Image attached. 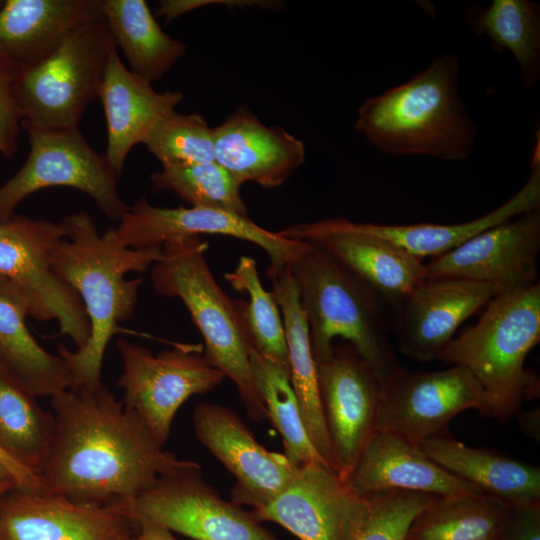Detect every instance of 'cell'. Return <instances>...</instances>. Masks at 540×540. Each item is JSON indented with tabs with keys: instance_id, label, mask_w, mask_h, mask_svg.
<instances>
[{
	"instance_id": "1",
	"label": "cell",
	"mask_w": 540,
	"mask_h": 540,
	"mask_svg": "<svg viewBox=\"0 0 540 540\" xmlns=\"http://www.w3.org/2000/svg\"><path fill=\"white\" fill-rule=\"evenodd\" d=\"M52 447L39 492L72 501L130 503L157 479L194 461L165 451L102 382L52 397Z\"/></svg>"
},
{
	"instance_id": "2",
	"label": "cell",
	"mask_w": 540,
	"mask_h": 540,
	"mask_svg": "<svg viewBox=\"0 0 540 540\" xmlns=\"http://www.w3.org/2000/svg\"><path fill=\"white\" fill-rule=\"evenodd\" d=\"M61 222L66 235L51 253V267L77 293L90 324V337L82 348L57 347L70 372L69 389L76 390L102 382L106 348L121 330L120 323L134 313L143 279L128 280L126 275L146 271L163 251L162 247H124L114 239L111 227L100 235L85 211L71 213Z\"/></svg>"
},
{
	"instance_id": "3",
	"label": "cell",
	"mask_w": 540,
	"mask_h": 540,
	"mask_svg": "<svg viewBox=\"0 0 540 540\" xmlns=\"http://www.w3.org/2000/svg\"><path fill=\"white\" fill-rule=\"evenodd\" d=\"M459 71L455 54L436 57L408 81L366 99L356 132L392 157L468 159L477 129L460 95Z\"/></svg>"
},
{
	"instance_id": "4",
	"label": "cell",
	"mask_w": 540,
	"mask_h": 540,
	"mask_svg": "<svg viewBox=\"0 0 540 540\" xmlns=\"http://www.w3.org/2000/svg\"><path fill=\"white\" fill-rule=\"evenodd\" d=\"M199 236L176 239L162 246V258L151 266L155 291L179 298L201 333L204 356L235 384L253 421L267 419L250 361L251 339L244 319V300L228 296L215 280Z\"/></svg>"
},
{
	"instance_id": "5",
	"label": "cell",
	"mask_w": 540,
	"mask_h": 540,
	"mask_svg": "<svg viewBox=\"0 0 540 540\" xmlns=\"http://www.w3.org/2000/svg\"><path fill=\"white\" fill-rule=\"evenodd\" d=\"M485 307L437 359L466 368L483 388L490 416L506 422L539 393L537 374L524 364L540 341V283L500 293Z\"/></svg>"
},
{
	"instance_id": "6",
	"label": "cell",
	"mask_w": 540,
	"mask_h": 540,
	"mask_svg": "<svg viewBox=\"0 0 540 540\" xmlns=\"http://www.w3.org/2000/svg\"><path fill=\"white\" fill-rule=\"evenodd\" d=\"M289 266L316 364L332 356L333 341L341 338L372 368L382 386L403 368L372 290L311 242Z\"/></svg>"
},
{
	"instance_id": "7",
	"label": "cell",
	"mask_w": 540,
	"mask_h": 540,
	"mask_svg": "<svg viewBox=\"0 0 540 540\" xmlns=\"http://www.w3.org/2000/svg\"><path fill=\"white\" fill-rule=\"evenodd\" d=\"M117 47L103 18L69 32L40 62L24 67L18 84L21 127L78 129L99 98L108 61Z\"/></svg>"
},
{
	"instance_id": "8",
	"label": "cell",
	"mask_w": 540,
	"mask_h": 540,
	"mask_svg": "<svg viewBox=\"0 0 540 540\" xmlns=\"http://www.w3.org/2000/svg\"><path fill=\"white\" fill-rule=\"evenodd\" d=\"M29 153L20 169L0 186V222L10 219L26 197L55 186L77 189L89 196L111 221H120L128 207L118 192L120 177L104 153L96 152L73 130L23 127Z\"/></svg>"
},
{
	"instance_id": "9",
	"label": "cell",
	"mask_w": 540,
	"mask_h": 540,
	"mask_svg": "<svg viewBox=\"0 0 540 540\" xmlns=\"http://www.w3.org/2000/svg\"><path fill=\"white\" fill-rule=\"evenodd\" d=\"M65 235L62 222L16 214L0 222V276L23 292L29 317L57 321L59 334L68 336L80 349L90 337L85 308L51 267V253Z\"/></svg>"
},
{
	"instance_id": "10",
	"label": "cell",
	"mask_w": 540,
	"mask_h": 540,
	"mask_svg": "<svg viewBox=\"0 0 540 540\" xmlns=\"http://www.w3.org/2000/svg\"><path fill=\"white\" fill-rule=\"evenodd\" d=\"M116 346L122 360L116 383L124 391L121 401L162 447L182 404L193 395L211 391L225 379L200 349L181 345L154 355L126 339H119Z\"/></svg>"
},
{
	"instance_id": "11",
	"label": "cell",
	"mask_w": 540,
	"mask_h": 540,
	"mask_svg": "<svg viewBox=\"0 0 540 540\" xmlns=\"http://www.w3.org/2000/svg\"><path fill=\"white\" fill-rule=\"evenodd\" d=\"M467 409L490 416L486 394L466 368L426 372L403 367L382 386L376 431L419 447L442 435L452 418Z\"/></svg>"
},
{
	"instance_id": "12",
	"label": "cell",
	"mask_w": 540,
	"mask_h": 540,
	"mask_svg": "<svg viewBox=\"0 0 540 540\" xmlns=\"http://www.w3.org/2000/svg\"><path fill=\"white\" fill-rule=\"evenodd\" d=\"M129 507L131 514L194 540H278L252 513L206 483L197 462L160 476Z\"/></svg>"
},
{
	"instance_id": "13",
	"label": "cell",
	"mask_w": 540,
	"mask_h": 540,
	"mask_svg": "<svg viewBox=\"0 0 540 540\" xmlns=\"http://www.w3.org/2000/svg\"><path fill=\"white\" fill-rule=\"evenodd\" d=\"M117 243L143 249L162 247L166 242L199 236L225 235L251 242L267 254L271 278L291 265L308 247V242L291 240L271 232L248 216L200 207L163 208L151 205L140 197L118 222L111 227Z\"/></svg>"
},
{
	"instance_id": "14",
	"label": "cell",
	"mask_w": 540,
	"mask_h": 540,
	"mask_svg": "<svg viewBox=\"0 0 540 540\" xmlns=\"http://www.w3.org/2000/svg\"><path fill=\"white\" fill-rule=\"evenodd\" d=\"M367 496L357 493L336 471L320 463L301 465L290 484L252 514L277 523L299 540H354L368 512Z\"/></svg>"
},
{
	"instance_id": "15",
	"label": "cell",
	"mask_w": 540,
	"mask_h": 540,
	"mask_svg": "<svg viewBox=\"0 0 540 540\" xmlns=\"http://www.w3.org/2000/svg\"><path fill=\"white\" fill-rule=\"evenodd\" d=\"M540 207L494 225L425 264L426 278L490 284L500 293L538 282Z\"/></svg>"
},
{
	"instance_id": "16",
	"label": "cell",
	"mask_w": 540,
	"mask_h": 540,
	"mask_svg": "<svg viewBox=\"0 0 540 540\" xmlns=\"http://www.w3.org/2000/svg\"><path fill=\"white\" fill-rule=\"evenodd\" d=\"M317 374L336 472L347 479L376 432L382 385L348 343L334 345L332 356L317 363Z\"/></svg>"
},
{
	"instance_id": "17",
	"label": "cell",
	"mask_w": 540,
	"mask_h": 540,
	"mask_svg": "<svg viewBox=\"0 0 540 540\" xmlns=\"http://www.w3.org/2000/svg\"><path fill=\"white\" fill-rule=\"evenodd\" d=\"M193 426L198 441L235 477L232 502L259 510L294 479L299 465L285 454L261 445L230 408L208 402L196 405Z\"/></svg>"
},
{
	"instance_id": "18",
	"label": "cell",
	"mask_w": 540,
	"mask_h": 540,
	"mask_svg": "<svg viewBox=\"0 0 540 540\" xmlns=\"http://www.w3.org/2000/svg\"><path fill=\"white\" fill-rule=\"evenodd\" d=\"M278 233L320 246L395 308L426 279L422 260L384 239L355 229L351 220L345 218L299 223Z\"/></svg>"
},
{
	"instance_id": "19",
	"label": "cell",
	"mask_w": 540,
	"mask_h": 540,
	"mask_svg": "<svg viewBox=\"0 0 540 540\" xmlns=\"http://www.w3.org/2000/svg\"><path fill=\"white\" fill-rule=\"evenodd\" d=\"M129 504L93 505L14 487L0 501V540H127Z\"/></svg>"
},
{
	"instance_id": "20",
	"label": "cell",
	"mask_w": 540,
	"mask_h": 540,
	"mask_svg": "<svg viewBox=\"0 0 540 540\" xmlns=\"http://www.w3.org/2000/svg\"><path fill=\"white\" fill-rule=\"evenodd\" d=\"M499 294L496 287L460 278H426L397 308L394 336L406 357L429 362L458 327Z\"/></svg>"
},
{
	"instance_id": "21",
	"label": "cell",
	"mask_w": 540,
	"mask_h": 540,
	"mask_svg": "<svg viewBox=\"0 0 540 540\" xmlns=\"http://www.w3.org/2000/svg\"><path fill=\"white\" fill-rule=\"evenodd\" d=\"M215 162L241 184L264 188L283 184L305 161L304 143L279 127L263 124L238 108L213 128Z\"/></svg>"
},
{
	"instance_id": "22",
	"label": "cell",
	"mask_w": 540,
	"mask_h": 540,
	"mask_svg": "<svg viewBox=\"0 0 540 540\" xmlns=\"http://www.w3.org/2000/svg\"><path fill=\"white\" fill-rule=\"evenodd\" d=\"M346 480L363 496L389 491L484 494L435 463L419 447L380 431L371 436Z\"/></svg>"
},
{
	"instance_id": "23",
	"label": "cell",
	"mask_w": 540,
	"mask_h": 540,
	"mask_svg": "<svg viewBox=\"0 0 540 540\" xmlns=\"http://www.w3.org/2000/svg\"><path fill=\"white\" fill-rule=\"evenodd\" d=\"M99 98L107 128L105 156L121 176L129 152L144 142L154 126L175 111L179 91L158 92L127 68L117 50L108 61Z\"/></svg>"
},
{
	"instance_id": "24",
	"label": "cell",
	"mask_w": 540,
	"mask_h": 540,
	"mask_svg": "<svg viewBox=\"0 0 540 540\" xmlns=\"http://www.w3.org/2000/svg\"><path fill=\"white\" fill-rule=\"evenodd\" d=\"M99 18L101 0H3L0 51L29 67L48 56L74 28Z\"/></svg>"
},
{
	"instance_id": "25",
	"label": "cell",
	"mask_w": 540,
	"mask_h": 540,
	"mask_svg": "<svg viewBox=\"0 0 540 540\" xmlns=\"http://www.w3.org/2000/svg\"><path fill=\"white\" fill-rule=\"evenodd\" d=\"M272 295L278 304L288 349V368L301 416L315 449L336 471L320 398L317 364L313 356L306 316L290 266L270 278Z\"/></svg>"
},
{
	"instance_id": "26",
	"label": "cell",
	"mask_w": 540,
	"mask_h": 540,
	"mask_svg": "<svg viewBox=\"0 0 540 540\" xmlns=\"http://www.w3.org/2000/svg\"><path fill=\"white\" fill-rule=\"evenodd\" d=\"M539 207L540 152L536 147L525 184L506 202L481 217L458 224L388 225L351 222L355 229L384 239L422 260L442 256L476 234Z\"/></svg>"
},
{
	"instance_id": "27",
	"label": "cell",
	"mask_w": 540,
	"mask_h": 540,
	"mask_svg": "<svg viewBox=\"0 0 540 540\" xmlns=\"http://www.w3.org/2000/svg\"><path fill=\"white\" fill-rule=\"evenodd\" d=\"M442 468L507 505L540 500V469L497 452L467 446L447 435L419 445Z\"/></svg>"
},
{
	"instance_id": "28",
	"label": "cell",
	"mask_w": 540,
	"mask_h": 540,
	"mask_svg": "<svg viewBox=\"0 0 540 540\" xmlns=\"http://www.w3.org/2000/svg\"><path fill=\"white\" fill-rule=\"evenodd\" d=\"M28 303L23 292L0 276V361L36 397H52L71 386L64 359L46 351L27 325Z\"/></svg>"
},
{
	"instance_id": "29",
	"label": "cell",
	"mask_w": 540,
	"mask_h": 540,
	"mask_svg": "<svg viewBox=\"0 0 540 540\" xmlns=\"http://www.w3.org/2000/svg\"><path fill=\"white\" fill-rule=\"evenodd\" d=\"M101 14L130 71L150 83L161 80L186 51L162 30L144 0H101Z\"/></svg>"
},
{
	"instance_id": "30",
	"label": "cell",
	"mask_w": 540,
	"mask_h": 540,
	"mask_svg": "<svg viewBox=\"0 0 540 540\" xmlns=\"http://www.w3.org/2000/svg\"><path fill=\"white\" fill-rule=\"evenodd\" d=\"M474 35H485L495 52L509 51L516 59L522 85L533 89L540 80V5L529 0H493L464 13Z\"/></svg>"
},
{
	"instance_id": "31",
	"label": "cell",
	"mask_w": 540,
	"mask_h": 540,
	"mask_svg": "<svg viewBox=\"0 0 540 540\" xmlns=\"http://www.w3.org/2000/svg\"><path fill=\"white\" fill-rule=\"evenodd\" d=\"M55 433L53 413L21 385L0 361V448L15 462L40 475Z\"/></svg>"
},
{
	"instance_id": "32",
	"label": "cell",
	"mask_w": 540,
	"mask_h": 540,
	"mask_svg": "<svg viewBox=\"0 0 540 540\" xmlns=\"http://www.w3.org/2000/svg\"><path fill=\"white\" fill-rule=\"evenodd\" d=\"M507 510L487 494L438 496L414 519L406 540H498Z\"/></svg>"
},
{
	"instance_id": "33",
	"label": "cell",
	"mask_w": 540,
	"mask_h": 540,
	"mask_svg": "<svg viewBox=\"0 0 540 540\" xmlns=\"http://www.w3.org/2000/svg\"><path fill=\"white\" fill-rule=\"evenodd\" d=\"M250 361L267 418L281 434L285 455L299 466L309 463L328 466L307 434L290 382L289 368L263 356L252 347Z\"/></svg>"
},
{
	"instance_id": "34",
	"label": "cell",
	"mask_w": 540,
	"mask_h": 540,
	"mask_svg": "<svg viewBox=\"0 0 540 540\" xmlns=\"http://www.w3.org/2000/svg\"><path fill=\"white\" fill-rule=\"evenodd\" d=\"M233 289L248 295L244 303V319L251 346L263 356L288 367V349L280 308L267 291L258 274L256 261L241 256L237 266L225 274Z\"/></svg>"
},
{
	"instance_id": "35",
	"label": "cell",
	"mask_w": 540,
	"mask_h": 540,
	"mask_svg": "<svg viewBox=\"0 0 540 540\" xmlns=\"http://www.w3.org/2000/svg\"><path fill=\"white\" fill-rule=\"evenodd\" d=\"M154 191H172L191 207L248 216L240 194L241 183L216 162L162 168L151 175Z\"/></svg>"
},
{
	"instance_id": "36",
	"label": "cell",
	"mask_w": 540,
	"mask_h": 540,
	"mask_svg": "<svg viewBox=\"0 0 540 540\" xmlns=\"http://www.w3.org/2000/svg\"><path fill=\"white\" fill-rule=\"evenodd\" d=\"M143 144L162 168L215 162L213 129L200 114L172 112L154 126Z\"/></svg>"
},
{
	"instance_id": "37",
	"label": "cell",
	"mask_w": 540,
	"mask_h": 540,
	"mask_svg": "<svg viewBox=\"0 0 540 540\" xmlns=\"http://www.w3.org/2000/svg\"><path fill=\"white\" fill-rule=\"evenodd\" d=\"M366 496L368 512L354 540H406L414 519L438 497L409 491Z\"/></svg>"
},
{
	"instance_id": "38",
	"label": "cell",
	"mask_w": 540,
	"mask_h": 540,
	"mask_svg": "<svg viewBox=\"0 0 540 540\" xmlns=\"http://www.w3.org/2000/svg\"><path fill=\"white\" fill-rule=\"evenodd\" d=\"M23 66L0 51V155L11 158L18 149L21 117L18 84Z\"/></svg>"
},
{
	"instance_id": "39",
	"label": "cell",
	"mask_w": 540,
	"mask_h": 540,
	"mask_svg": "<svg viewBox=\"0 0 540 540\" xmlns=\"http://www.w3.org/2000/svg\"><path fill=\"white\" fill-rule=\"evenodd\" d=\"M498 540H540V500L508 505Z\"/></svg>"
},
{
	"instance_id": "40",
	"label": "cell",
	"mask_w": 540,
	"mask_h": 540,
	"mask_svg": "<svg viewBox=\"0 0 540 540\" xmlns=\"http://www.w3.org/2000/svg\"><path fill=\"white\" fill-rule=\"evenodd\" d=\"M131 515L135 532L127 540H178L173 532L161 523L138 514Z\"/></svg>"
},
{
	"instance_id": "41",
	"label": "cell",
	"mask_w": 540,
	"mask_h": 540,
	"mask_svg": "<svg viewBox=\"0 0 540 540\" xmlns=\"http://www.w3.org/2000/svg\"><path fill=\"white\" fill-rule=\"evenodd\" d=\"M0 464L5 467L18 488L23 490L38 491L40 487L39 475L27 470L10 458L0 448Z\"/></svg>"
},
{
	"instance_id": "42",
	"label": "cell",
	"mask_w": 540,
	"mask_h": 540,
	"mask_svg": "<svg viewBox=\"0 0 540 540\" xmlns=\"http://www.w3.org/2000/svg\"><path fill=\"white\" fill-rule=\"evenodd\" d=\"M518 424L521 430L530 438L539 441L540 439V412L539 408L529 411H518L516 413Z\"/></svg>"
},
{
	"instance_id": "43",
	"label": "cell",
	"mask_w": 540,
	"mask_h": 540,
	"mask_svg": "<svg viewBox=\"0 0 540 540\" xmlns=\"http://www.w3.org/2000/svg\"><path fill=\"white\" fill-rule=\"evenodd\" d=\"M14 487H17V485L12 479L0 480V501Z\"/></svg>"
},
{
	"instance_id": "44",
	"label": "cell",
	"mask_w": 540,
	"mask_h": 540,
	"mask_svg": "<svg viewBox=\"0 0 540 540\" xmlns=\"http://www.w3.org/2000/svg\"><path fill=\"white\" fill-rule=\"evenodd\" d=\"M4 479H12V477L10 476L8 471L5 469V467L0 464V480H4Z\"/></svg>"
},
{
	"instance_id": "45",
	"label": "cell",
	"mask_w": 540,
	"mask_h": 540,
	"mask_svg": "<svg viewBox=\"0 0 540 540\" xmlns=\"http://www.w3.org/2000/svg\"><path fill=\"white\" fill-rule=\"evenodd\" d=\"M2 3H3V0H0V6L2 5Z\"/></svg>"
}]
</instances>
